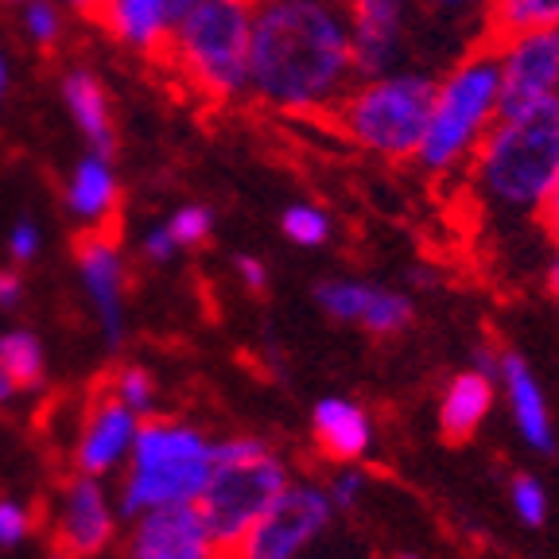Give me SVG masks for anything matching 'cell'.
<instances>
[{"mask_svg": "<svg viewBox=\"0 0 559 559\" xmlns=\"http://www.w3.org/2000/svg\"><path fill=\"white\" fill-rule=\"evenodd\" d=\"M4 4H27V0H4Z\"/></svg>", "mask_w": 559, "mask_h": 559, "instance_id": "42", "label": "cell"}, {"mask_svg": "<svg viewBox=\"0 0 559 559\" xmlns=\"http://www.w3.org/2000/svg\"><path fill=\"white\" fill-rule=\"evenodd\" d=\"M191 0H97L94 20L132 55L159 59L175 16Z\"/></svg>", "mask_w": 559, "mask_h": 559, "instance_id": "17", "label": "cell"}, {"mask_svg": "<svg viewBox=\"0 0 559 559\" xmlns=\"http://www.w3.org/2000/svg\"><path fill=\"white\" fill-rule=\"evenodd\" d=\"M39 249H44V234H39V226H35L32 218H20L16 226L9 229V257L16 264H32L35 257H39Z\"/></svg>", "mask_w": 559, "mask_h": 559, "instance_id": "32", "label": "cell"}, {"mask_svg": "<svg viewBox=\"0 0 559 559\" xmlns=\"http://www.w3.org/2000/svg\"><path fill=\"white\" fill-rule=\"evenodd\" d=\"M164 226H167V234L175 237L179 249H194V245H202L214 234V210H210L206 202H183L179 210L167 214Z\"/></svg>", "mask_w": 559, "mask_h": 559, "instance_id": "29", "label": "cell"}, {"mask_svg": "<svg viewBox=\"0 0 559 559\" xmlns=\"http://www.w3.org/2000/svg\"><path fill=\"white\" fill-rule=\"evenodd\" d=\"M431 90H436V74L412 62L377 70V74H358L326 121L366 156L408 164L428 124Z\"/></svg>", "mask_w": 559, "mask_h": 559, "instance_id": "5", "label": "cell"}, {"mask_svg": "<svg viewBox=\"0 0 559 559\" xmlns=\"http://www.w3.org/2000/svg\"><path fill=\"white\" fill-rule=\"evenodd\" d=\"M234 272H237V280H241V284H245L249 292H261L264 284H269V269H264L261 257L241 253V257L234 261Z\"/></svg>", "mask_w": 559, "mask_h": 559, "instance_id": "34", "label": "cell"}, {"mask_svg": "<svg viewBox=\"0 0 559 559\" xmlns=\"http://www.w3.org/2000/svg\"><path fill=\"white\" fill-rule=\"evenodd\" d=\"M280 229H284V237H288L292 245H299V249H319V245L331 241L334 222L319 202H292V206L280 214Z\"/></svg>", "mask_w": 559, "mask_h": 559, "instance_id": "24", "label": "cell"}, {"mask_svg": "<svg viewBox=\"0 0 559 559\" xmlns=\"http://www.w3.org/2000/svg\"><path fill=\"white\" fill-rule=\"evenodd\" d=\"M396 559H424V556H416V551H401Z\"/></svg>", "mask_w": 559, "mask_h": 559, "instance_id": "41", "label": "cell"}, {"mask_svg": "<svg viewBox=\"0 0 559 559\" xmlns=\"http://www.w3.org/2000/svg\"><path fill=\"white\" fill-rule=\"evenodd\" d=\"M366 493H369V474L361 471V463H342V471L326 481V498H331L334 513L358 509Z\"/></svg>", "mask_w": 559, "mask_h": 559, "instance_id": "30", "label": "cell"}, {"mask_svg": "<svg viewBox=\"0 0 559 559\" xmlns=\"http://www.w3.org/2000/svg\"><path fill=\"white\" fill-rule=\"evenodd\" d=\"M129 559H226V551L206 533L194 506H175L132 516Z\"/></svg>", "mask_w": 559, "mask_h": 559, "instance_id": "14", "label": "cell"}, {"mask_svg": "<svg viewBox=\"0 0 559 559\" xmlns=\"http://www.w3.org/2000/svg\"><path fill=\"white\" fill-rule=\"evenodd\" d=\"M498 117L501 74L493 44L466 47L459 59L447 62V70L436 79L428 124H424V136H419L412 164L419 171L436 175V179H451V175L466 171L481 136L493 129Z\"/></svg>", "mask_w": 559, "mask_h": 559, "instance_id": "3", "label": "cell"}, {"mask_svg": "<svg viewBox=\"0 0 559 559\" xmlns=\"http://www.w3.org/2000/svg\"><path fill=\"white\" fill-rule=\"evenodd\" d=\"M486 9L489 0H416L419 16L454 27V32H478L481 39H486Z\"/></svg>", "mask_w": 559, "mask_h": 559, "instance_id": "25", "label": "cell"}, {"mask_svg": "<svg viewBox=\"0 0 559 559\" xmlns=\"http://www.w3.org/2000/svg\"><path fill=\"white\" fill-rule=\"evenodd\" d=\"M493 381H498V396H506L509 419H513V428L524 439V447L536 454H556L559 451L556 419H551L548 393L536 381L533 366L521 354H513V349H498Z\"/></svg>", "mask_w": 559, "mask_h": 559, "instance_id": "12", "label": "cell"}, {"mask_svg": "<svg viewBox=\"0 0 559 559\" xmlns=\"http://www.w3.org/2000/svg\"><path fill=\"white\" fill-rule=\"evenodd\" d=\"M79 276L86 299L97 314L105 342L121 346L124 338V284H129V269H124V253L114 237H105L102 229H90L79 245Z\"/></svg>", "mask_w": 559, "mask_h": 559, "instance_id": "13", "label": "cell"}, {"mask_svg": "<svg viewBox=\"0 0 559 559\" xmlns=\"http://www.w3.org/2000/svg\"><path fill=\"white\" fill-rule=\"evenodd\" d=\"M59 97L67 105L70 124L82 132L94 152H114L117 144V124H114V105H109V90L102 86L94 70L70 67L59 82Z\"/></svg>", "mask_w": 559, "mask_h": 559, "instance_id": "21", "label": "cell"}, {"mask_svg": "<svg viewBox=\"0 0 559 559\" xmlns=\"http://www.w3.org/2000/svg\"><path fill=\"white\" fill-rule=\"evenodd\" d=\"M0 369L12 377L16 389H35V384H44L47 349H44V342H39V334H32V331L0 334Z\"/></svg>", "mask_w": 559, "mask_h": 559, "instance_id": "23", "label": "cell"}, {"mask_svg": "<svg viewBox=\"0 0 559 559\" xmlns=\"http://www.w3.org/2000/svg\"><path fill=\"white\" fill-rule=\"evenodd\" d=\"M214 466V439L183 419H140L136 443L121 466L117 513L194 506Z\"/></svg>", "mask_w": 559, "mask_h": 559, "instance_id": "6", "label": "cell"}, {"mask_svg": "<svg viewBox=\"0 0 559 559\" xmlns=\"http://www.w3.org/2000/svg\"><path fill=\"white\" fill-rule=\"evenodd\" d=\"M493 404H498V381H493L489 369L471 366V369H463V373H454L451 381H447L443 396H439V412H436L439 436H443L447 443H466V439H474L486 428Z\"/></svg>", "mask_w": 559, "mask_h": 559, "instance_id": "20", "label": "cell"}, {"mask_svg": "<svg viewBox=\"0 0 559 559\" xmlns=\"http://www.w3.org/2000/svg\"><path fill=\"white\" fill-rule=\"evenodd\" d=\"M117 498L109 493L105 478L94 474H79L62 489L59 506V536L74 556H94L109 544L117 528Z\"/></svg>", "mask_w": 559, "mask_h": 559, "instance_id": "16", "label": "cell"}, {"mask_svg": "<svg viewBox=\"0 0 559 559\" xmlns=\"http://www.w3.org/2000/svg\"><path fill=\"white\" fill-rule=\"evenodd\" d=\"M358 79L346 0H253L249 102L292 121L331 117Z\"/></svg>", "mask_w": 559, "mask_h": 559, "instance_id": "1", "label": "cell"}, {"mask_svg": "<svg viewBox=\"0 0 559 559\" xmlns=\"http://www.w3.org/2000/svg\"><path fill=\"white\" fill-rule=\"evenodd\" d=\"M140 416L124 408L117 396H102L94 408L86 412L79 431V443H74V463L82 474H94V478H114L121 474L124 459H129L132 443H136Z\"/></svg>", "mask_w": 559, "mask_h": 559, "instance_id": "15", "label": "cell"}, {"mask_svg": "<svg viewBox=\"0 0 559 559\" xmlns=\"http://www.w3.org/2000/svg\"><path fill=\"white\" fill-rule=\"evenodd\" d=\"M20 299H24V280L12 269H0V311H12Z\"/></svg>", "mask_w": 559, "mask_h": 559, "instance_id": "35", "label": "cell"}, {"mask_svg": "<svg viewBox=\"0 0 559 559\" xmlns=\"http://www.w3.org/2000/svg\"><path fill=\"white\" fill-rule=\"evenodd\" d=\"M548 292L559 299V237H551V257H548Z\"/></svg>", "mask_w": 559, "mask_h": 559, "instance_id": "37", "label": "cell"}, {"mask_svg": "<svg viewBox=\"0 0 559 559\" xmlns=\"http://www.w3.org/2000/svg\"><path fill=\"white\" fill-rule=\"evenodd\" d=\"M140 253L148 257L152 264H167L171 257H179V245H175V237L167 234L164 222H156V226H148L144 234H140Z\"/></svg>", "mask_w": 559, "mask_h": 559, "instance_id": "33", "label": "cell"}, {"mask_svg": "<svg viewBox=\"0 0 559 559\" xmlns=\"http://www.w3.org/2000/svg\"><path fill=\"white\" fill-rule=\"evenodd\" d=\"M311 436L314 447L331 459V463H361L369 459L377 443L373 416L366 412V404L349 401V396H323L311 408Z\"/></svg>", "mask_w": 559, "mask_h": 559, "instance_id": "18", "label": "cell"}, {"mask_svg": "<svg viewBox=\"0 0 559 559\" xmlns=\"http://www.w3.org/2000/svg\"><path fill=\"white\" fill-rule=\"evenodd\" d=\"M509 506H513V516L524 528H544V521L551 513L548 486L536 474H513V481H509Z\"/></svg>", "mask_w": 559, "mask_h": 559, "instance_id": "26", "label": "cell"}, {"mask_svg": "<svg viewBox=\"0 0 559 559\" xmlns=\"http://www.w3.org/2000/svg\"><path fill=\"white\" fill-rule=\"evenodd\" d=\"M32 533V513L12 498H0V548H16Z\"/></svg>", "mask_w": 559, "mask_h": 559, "instance_id": "31", "label": "cell"}, {"mask_svg": "<svg viewBox=\"0 0 559 559\" xmlns=\"http://www.w3.org/2000/svg\"><path fill=\"white\" fill-rule=\"evenodd\" d=\"M62 9H70V16H94L97 0H59Z\"/></svg>", "mask_w": 559, "mask_h": 559, "instance_id": "38", "label": "cell"}, {"mask_svg": "<svg viewBox=\"0 0 559 559\" xmlns=\"http://www.w3.org/2000/svg\"><path fill=\"white\" fill-rule=\"evenodd\" d=\"M288 481L292 466L264 439H222V443H214V466H210L206 486H202L199 501H194V513L202 516L214 544L222 551H229L253 528L257 516L284 493Z\"/></svg>", "mask_w": 559, "mask_h": 559, "instance_id": "7", "label": "cell"}, {"mask_svg": "<svg viewBox=\"0 0 559 559\" xmlns=\"http://www.w3.org/2000/svg\"><path fill=\"white\" fill-rule=\"evenodd\" d=\"M117 401L124 404L129 412H136L140 419H148L152 412H156L159 404V384L156 377L148 373V369H140V366H124L121 373L114 377V393Z\"/></svg>", "mask_w": 559, "mask_h": 559, "instance_id": "28", "label": "cell"}, {"mask_svg": "<svg viewBox=\"0 0 559 559\" xmlns=\"http://www.w3.org/2000/svg\"><path fill=\"white\" fill-rule=\"evenodd\" d=\"M9 82H12L9 59H4V51H0V102H4V94H9Z\"/></svg>", "mask_w": 559, "mask_h": 559, "instance_id": "40", "label": "cell"}, {"mask_svg": "<svg viewBox=\"0 0 559 559\" xmlns=\"http://www.w3.org/2000/svg\"><path fill=\"white\" fill-rule=\"evenodd\" d=\"M536 222L544 226V234L548 237H559V183L551 187V194L544 199L540 214H536Z\"/></svg>", "mask_w": 559, "mask_h": 559, "instance_id": "36", "label": "cell"}, {"mask_svg": "<svg viewBox=\"0 0 559 559\" xmlns=\"http://www.w3.org/2000/svg\"><path fill=\"white\" fill-rule=\"evenodd\" d=\"M358 74H377L408 62L416 35V0H346Z\"/></svg>", "mask_w": 559, "mask_h": 559, "instance_id": "11", "label": "cell"}, {"mask_svg": "<svg viewBox=\"0 0 559 559\" xmlns=\"http://www.w3.org/2000/svg\"><path fill=\"white\" fill-rule=\"evenodd\" d=\"M314 304L323 307L326 319L334 323L361 326L373 338H393L404 334L416 319V304L401 288L373 284L361 276H326L314 284Z\"/></svg>", "mask_w": 559, "mask_h": 559, "instance_id": "10", "label": "cell"}, {"mask_svg": "<svg viewBox=\"0 0 559 559\" xmlns=\"http://www.w3.org/2000/svg\"><path fill=\"white\" fill-rule=\"evenodd\" d=\"M501 74V114L559 102V27H536L493 39Z\"/></svg>", "mask_w": 559, "mask_h": 559, "instance_id": "9", "label": "cell"}, {"mask_svg": "<svg viewBox=\"0 0 559 559\" xmlns=\"http://www.w3.org/2000/svg\"><path fill=\"white\" fill-rule=\"evenodd\" d=\"M466 175L486 210L506 218H536L559 183V102L501 114L481 136Z\"/></svg>", "mask_w": 559, "mask_h": 559, "instance_id": "2", "label": "cell"}, {"mask_svg": "<svg viewBox=\"0 0 559 559\" xmlns=\"http://www.w3.org/2000/svg\"><path fill=\"white\" fill-rule=\"evenodd\" d=\"M20 24L35 47H55L62 39V27H67V9L59 0H27V4H20Z\"/></svg>", "mask_w": 559, "mask_h": 559, "instance_id": "27", "label": "cell"}, {"mask_svg": "<svg viewBox=\"0 0 559 559\" xmlns=\"http://www.w3.org/2000/svg\"><path fill=\"white\" fill-rule=\"evenodd\" d=\"M117 202H121V179H117L114 156L90 148L70 167L67 187H62V206L82 229H102L117 214Z\"/></svg>", "mask_w": 559, "mask_h": 559, "instance_id": "19", "label": "cell"}, {"mask_svg": "<svg viewBox=\"0 0 559 559\" xmlns=\"http://www.w3.org/2000/svg\"><path fill=\"white\" fill-rule=\"evenodd\" d=\"M249 32L253 0H191L175 16L159 59L202 102H241L249 94Z\"/></svg>", "mask_w": 559, "mask_h": 559, "instance_id": "4", "label": "cell"}, {"mask_svg": "<svg viewBox=\"0 0 559 559\" xmlns=\"http://www.w3.org/2000/svg\"><path fill=\"white\" fill-rule=\"evenodd\" d=\"M334 521V506L326 486L296 481L284 486L276 501L253 521V528L226 551L229 559H304L323 540Z\"/></svg>", "mask_w": 559, "mask_h": 559, "instance_id": "8", "label": "cell"}, {"mask_svg": "<svg viewBox=\"0 0 559 559\" xmlns=\"http://www.w3.org/2000/svg\"><path fill=\"white\" fill-rule=\"evenodd\" d=\"M16 393H20V389H16V384H12V377L4 373V369H0V404H9Z\"/></svg>", "mask_w": 559, "mask_h": 559, "instance_id": "39", "label": "cell"}, {"mask_svg": "<svg viewBox=\"0 0 559 559\" xmlns=\"http://www.w3.org/2000/svg\"><path fill=\"white\" fill-rule=\"evenodd\" d=\"M536 27H559V0H489L486 39H506Z\"/></svg>", "mask_w": 559, "mask_h": 559, "instance_id": "22", "label": "cell"}]
</instances>
